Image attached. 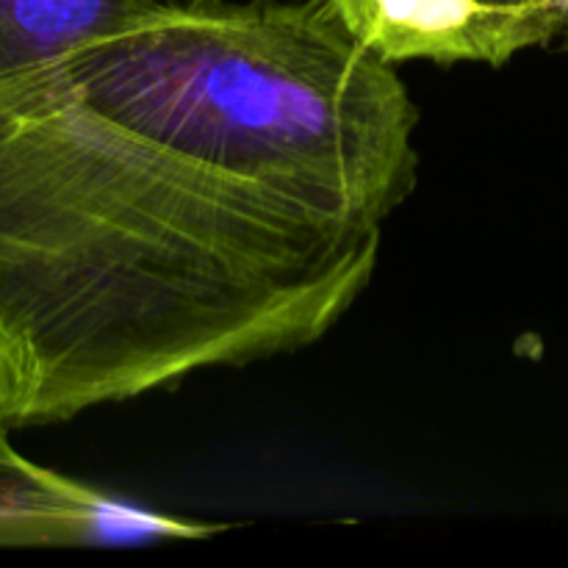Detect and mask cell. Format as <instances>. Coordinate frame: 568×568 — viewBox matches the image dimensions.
Instances as JSON below:
<instances>
[{
	"mask_svg": "<svg viewBox=\"0 0 568 568\" xmlns=\"http://www.w3.org/2000/svg\"><path fill=\"white\" fill-rule=\"evenodd\" d=\"M416 128L325 0H178L0 72V422L320 342L416 189Z\"/></svg>",
	"mask_w": 568,
	"mask_h": 568,
	"instance_id": "6da1fadb",
	"label": "cell"
},
{
	"mask_svg": "<svg viewBox=\"0 0 568 568\" xmlns=\"http://www.w3.org/2000/svg\"><path fill=\"white\" fill-rule=\"evenodd\" d=\"M178 0H0V72L50 59Z\"/></svg>",
	"mask_w": 568,
	"mask_h": 568,
	"instance_id": "277c9868",
	"label": "cell"
},
{
	"mask_svg": "<svg viewBox=\"0 0 568 568\" xmlns=\"http://www.w3.org/2000/svg\"><path fill=\"white\" fill-rule=\"evenodd\" d=\"M388 64L505 67L568 28V0H325Z\"/></svg>",
	"mask_w": 568,
	"mask_h": 568,
	"instance_id": "7a4b0ae2",
	"label": "cell"
},
{
	"mask_svg": "<svg viewBox=\"0 0 568 568\" xmlns=\"http://www.w3.org/2000/svg\"><path fill=\"white\" fill-rule=\"evenodd\" d=\"M9 430L0 422V547H148L200 541L225 530L142 508L44 469L17 453Z\"/></svg>",
	"mask_w": 568,
	"mask_h": 568,
	"instance_id": "3957f363",
	"label": "cell"
}]
</instances>
